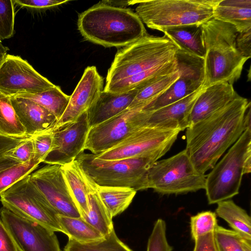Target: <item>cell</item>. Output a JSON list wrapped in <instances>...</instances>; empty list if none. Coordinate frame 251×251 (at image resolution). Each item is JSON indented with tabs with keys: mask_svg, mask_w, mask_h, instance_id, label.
<instances>
[{
	"mask_svg": "<svg viewBox=\"0 0 251 251\" xmlns=\"http://www.w3.org/2000/svg\"><path fill=\"white\" fill-rule=\"evenodd\" d=\"M52 131L48 130L32 137L34 159L43 162L51 151L53 145Z\"/></svg>",
	"mask_w": 251,
	"mask_h": 251,
	"instance_id": "obj_39",
	"label": "cell"
},
{
	"mask_svg": "<svg viewBox=\"0 0 251 251\" xmlns=\"http://www.w3.org/2000/svg\"><path fill=\"white\" fill-rule=\"evenodd\" d=\"M0 217L19 251H61L54 231L2 207Z\"/></svg>",
	"mask_w": 251,
	"mask_h": 251,
	"instance_id": "obj_13",
	"label": "cell"
},
{
	"mask_svg": "<svg viewBox=\"0 0 251 251\" xmlns=\"http://www.w3.org/2000/svg\"><path fill=\"white\" fill-rule=\"evenodd\" d=\"M14 96L29 99L38 103L51 112L57 121L65 112L70 98V96L65 94L57 85L40 93H23Z\"/></svg>",
	"mask_w": 251,
	"mask_h": 251,
	"instance_id": "obj_29",
	"label": "cell"
},
{
	"mask_svg": "<svg viewBox=\"0 0 251 251\" xmlns=\"http://www.w3.org/2000/svg\"><path fill=\"white\" fill-rule=\"evenodd\" d=\"M251 127V102L237 95L230 102L186 131V151L196 170L212 169L243 132Z\"/></svg>",
	"mask_w": 251,
	"mask_h": 251,
	"instance_id": "obj_1",
	"label": "cell"
},
{
	"mask_svg": "<svg viewBox=\"0 0 251 251\" xmlns=\"http://www.w3.org/2000/svg\"><path fill=\"white\" fill-rule=\"evenodd\" d=\"M19 164L21 163L6 154L0 155V172Z\"/></svg>",
	"mask_w": 251,
	"mask_h": 251,
	"instance_id": "obj_46",
	"label": "cell"
},
{
	"mask_svg": "<svg viewBox=\"0 0 251 251\" xmlns=\"http://www.w3.org/2000/svg\"><path fill=\"white\" fill-rule=\"evenodd\" d=\"M206 177L196 170L185 149L151 165L147 175L148 188L163 195L195 192L205 189Z\"/></svg>",
	"mask_w": 251,
	"mask_h": 251,
	"instance_id": "obj_8",
	"label": "cell"
},
{
	"mask_svg": "<svg viewBox=\"0 0 251 251\" xmlns=\"http://www.w3.org/2000/svg\"><path fill=\"white\" fill-rule=\"evenodd\" d=\"M205 48L203 87L239 79L248 58L238 50V31L231 24L212 18L201 25Z\"/></svg>",
	"mask_w": 251,
	"mask_h": 251,
	"instance_id": "obj_3",
	"label": "cell"
},
{
	"mask_svg": "<svg viewBox=\"0 0 251 251\" xmlns=\"http://www.w3.org/2000/svg\"><path fill=\"white\" fill-rule=\"evenodd\" d=\"M179 75L178 70L139 88L136 97L127 109H143L164 93Z\"/></svg>",
	"mask_w": 251,
	"mask_h": 251,
	"instance_id": "obj_31",
	"label": "cell"
},
{
	"mask_svg": "<svg viewBox=\"0 0 251 251\" xmlns=\"http://www.w3.org/2000/svg\"><path fill=\"white\" fill-rule=\"evenodd\" d=\"M14 0H0V40L9 39L15 34Z\"/></svg>",
	"mask_w": 251,
	"mask_h": 251,
	"instance_id": "obj_36",
	"label": "cell"
},
{
	"mask_svg": "<svg viewBox=\"0 0 251 251\" xmlns=\"http://www.w3.org/2000/svg\"><path fill=\"white\" fill-rule=\"evenodd\" d=\"M177 71V64L175 58L169 62L105 86L103 91L113 93H122L136 88H141L161 77L173 74Z\"/></svg>",
	"mask_w": 251,
	"mask_h": 251,
	"instance_id": "obj_25",
	"label": "cell"
},
{
	"mask_svg": "<svg viewBox=\"0 0 251 251\" xmlns=\"http://www.w3.org/2000/svg\"><path fill=\"white\" fill-rule=\"evenodd\" d=\"M26 138H14L0 134V155L5 154L20 144Z\"/></svg>",
	"mask_w": 251,
	"mask_h": 251,
	"instance_id": "obj_45",
	"label": "cell"
},
{
	"mask_svg": "<svg viewBox=\"0 0 251 251\" xmlns=\"http://www.w3.org/2000/svg\"><path fill=\"white\" fill-rule=\"evenodd\" d=\"M41 162L34 158L0 172V195L15 183L31 174Z\"/></svg>",
	"mask_w": 251,
	"mask_h": 251,
	"instance_id": "obj_34",
	"label": "cell"
},
{
	"mask_svg": "<svg viewBox=\"0 0 251 251\" xmlns=\"http://www.w3.org/2000/svg\"><path fill=\"white\" fill-rule=\"evenodd\" d=\"M179 78L161 96L142 109L153 111L190 95L203 86V59L177 49L176 54Z\"/></svg>",
	"mask_w": 251,
	"mask_h": 251,
	"instance_id": "obj_14",
	"label": "cell"
},
{
	"mask_svg": "<svg viewBox=\"0 0 251 251\" xmlns=\"http://www.w3.org/2000/svg\"><path fill=\"white\" fill-rule=\"evenodd\" d=\"M29 175L0 194V201L3 207L54 232H63L58 214L32 183Z\"/></svg>",
	"mask_w": 251,
	"mask_h": 251,
	"instance_id": "obj_9",
	"label": "cell"
},
{
	"mask_svg": "<svg viewBox=\"0 0 251 251\" xmlns=\"http://www.w3.org/2000/svg\"><path fill=\"white\" fill-rule=\"evenodd\" d=\"M147 251H173L167 240L166 224L164 220L158 219L155 222L149 238Z\"/></svg>",
	"mask_w": 251,
	"mask_h": 251,
	"instance_id": "obj_38",
	"label": "cell"
},
{
	"mask_svg": "<svg viewBox=\"0 0 251 251\" xmlns=\"http://www.w3.org/2000/svg\"><path fill=\"white\" fill-rule=\"evenodd\" d=\"M0 134L14 138H28L12 106L10 96L0 92Z\"/></svg>",
	"mask_w": 251,
	"mask_h": 251,
	"instance_id": "obj_32",
	"label": "cell"
},
{
	"mask_svg": "<svg viewBox=\"0 0 251 251\" xmlns=\"http://www.w3.org/2000/svg\"><path fill=\"white\" fill-rule=\"evenodd\" d=\"M29 176L32 183L58 215L81 217L66 182L61 166L47 164Z\"/></svg>",
	"mask_w": 251,
	"mask_h": 251,
	"instance_id": "obj_15",
	"label": "cell"
},
{
	"mask_svg": "<svg viewBox=\"0 0 251 251\" xmlns=\"http://www.w3.org/2000/svg\"><path fill=\"white\" fill-rule=\"evenodd\" d=\"M77 26L86 40L105 47H126L148 34L135 12L100 2L79 15Z\"/></svg>",
	"mask_w": 251,
	"mask_h": 251,
	"instance_id": "obj_2",
	"label": "cell"
},
{
	"mask_svg": "<svg viewBox=\"0 0 251 251\" xmlns=\"http://www.w3.org/2000/svg\"><path fill=\"white\" fill-rule=\"evenodd\" d=\"M9 50L8 47L4 46L1 41L0 40V52L3 53H7V51Z\"/></svg>",
	"mask_w": 251,
	"mask_h": 251,
	"instance_id": "obj_49",
	"label": "cell"
},
{
	"mask_svg": "<svg viewBox=\"0 0 251 251\" xmlns=\"http://www.w3.org/2000/svg\"><path fill=\"white\" fill-rule=\"evenodd\" d=\"M62 171L71 196L83 217L89 211L88 194L91 178L75 159L61 166Z\"/></svg>",
	"mask_w": 251,
	"mask_h": 251,
	"instance_id": "obj_23",
	"label": "cell"
},
{
	"mask_svg": "<svg viewBox=\"0 0 251 251\" xmlns=\"http://www.w3.org/2000/svg\"><path fill=\"white\" fill-rule=\"evenodd\" d=\"M241 242L244 251H251V240L242 237Z\"/></svg>",
	"mask_w": 251,
	"mask_h": 251,
	"instance_id": "obj_48",
	"label": "cell"
},
{
	"mask_svg": "<svg viewBox=\"0 0 251 251\" xmlns=\"http://www.w3.org/2000/svg\"><path fill=\"white\" fill-rule=\"evenodd\" d=\"M63 233L77 242L88 243L100 240L104 235L82 218L58 215Z\"/></svg>",
	"mask_w": 251,
	"mask_h": 251,
	"instance_id": "obj_30",
	"label": "cell"
},
{
	"mask_svg": "<svg viewBox=\"0 0 251 251\" xmlns=\"http://www.w3.org/2000/svg\"><path fill=\"white\" fill-rule=\"evenodd\" d=\"M236 46L245 57L249 59L251 56V29L238 32L236 39Z\"/></svg>",
	"mask_w": 251,
	"mask_h": 251,
	"instance_id": "obj_43",
	"label": "cell"
},
{
	"mask_svg": "<svg viewBox=\"0 0 251 251\" xmlns=\"http://www.w3.org/2000/svg\"><path fill=\"white\" fill-rule=\"evenodd\" d=\"M180 131L146 126L112 148L97 155L100 159L114 160L150 156L157 159L169 151Z\"/></svg>",
	"mask_w": 251,
	"mask_h": 251,
	"instance_id": "obj_10",
	"label": "cell"
},
{
	"mask_svg": "<svg viewBox=\"0 0 251 251\" xmlns=\"http://www.w3.org/2000/svg\"><path fill=\"white\" fill-rule=\"evenodd\" d=\"M213 18L232 25L239 32L251 29V0H219Z\"/></svg>",
	"mask_w": 251,
	"mask_h": 251,
	"instance_id": "obj_24",
	"label": "cell"
},
{
	"mask_svg": "<svg viewBox=\"0 0 251 251\" xmlns=\"http://www.w3.org/2000/svg\"><path fill=\"white\" fill-rule=\"evenodd\" d=\"M129 0H121V1H114V0H103L100 2L105 4L109 6L125 8L129 5Z\"/></svg>",
	"mask_w": 251,
	"mask_h": 251,
	"instance_id": "obj_47",
	"label": "cell"
},
{
	"mask_svg": "<svg viewBox=\"0 0 251 251\" xmlns=\"http://www.w3.org/2000/svg\"><path fill=\"white\" fill-rule=\"evenodd\" d=\"M0 251H19L0 217Z\"/></svg>",
	"mask_w": 251,
	"mask_h": 251,
	"instance_id": "obj_44",
	"label": "cell"
},
{
	"mask_svg": "<svg viewBox=\"0 0 251 251\" xmlns=\"http://www.w3.org/2000/svg\"><path fill=\"white\" fill-rule=\"evenodd\" d=\"M63 251H133L117 236L114 229L98 241L82 243L69 238Z\"/></svg>",
	"mask_w": 251,
	"mask_h": 251,
	"instance_id": "obj_33",
	"label": "cell"
},
{
	"mask_svg": "<svg viewBox=\"0 0 251 251\" xmlns=\"http://www.w3.org/2000/svg\"><path fill=\"white\" fill-rule=\"evenodd\" d=\"M214 232L197 237L194 240L193 251H218Z\"/></svg>",
	"mask_w": 251,
	"mask_h": 251,
	"instance_id": "obj_42",
	"label": "cell"
},
{
	"mask_svg": "<svg viewBox=\"0 0 251 251\" xmlns=\"http://www.w3.org/2000/svg\"><path fill=\"white\" fill-rule=\"evenodd\" d=\"M76 159L84 173L97 185L129 187L136 191L148 189V171L158 160L150 156L106 160L84 151Z\"/></svg>",
	"mask_w": 251,
	"mask_h": 251,
	"instance_id": "obj_7",
	"label": "cell"
},
{
	"mask_svg": "<svg viewBox=\"0 0 251 251\" xmlns=\"http://www.w3.org/2000/svg\"><path fill=\"white\" fill-rule=\"evenodd\" d=\"M55 86L21 56L7 54L0 67V92L6 95L40 93Z\"/></svg>",
	"mask_w": 251,
	"mask_h": 251,
	"instance_id": "obj_12",
	"label": "cell"
},
{
	"mask_svg": "<svg viewBox=\"0 0 251 251\" xmlns=\"http://www.w3.org/2000/svg\"><path fill=\"white\" fill-rule=\"evenodd\" d=\"M20 163H25L34 158V152L32 138H25L17 147L6 153Z\"/></svg>",
	"mask_w": 251,
	"mask_h": 251,
	"instance_id": "obj_40",
	"label": "cell"
},
{
	"mask_svg": "<svg viewBox=\"0 0 251 251\" xmlns=\"http://www.w3.org/2000/svg\"><path fill=\"white\" fill-rule=\"evenodd\" d=\"M219 225L215 212L205 211L198 213L190 218V229L192 238L214 232Z\"/></svg>",
	"mask_w": 251,
	"mask_h": 251,
	"instance_id": "obj_35",
	"label": "cell"
},
{
	"mask_svg": "<svg viewBox=\"0 0 251 251\" xmlns=\"http://www.w3.org/2000/svg\"><path fill=\"white\" fill-rule=\"evenodd\" d=\"M97 189L101 201L112 218L122 213L128 207L137 192L129 187L97 185Z\"/></svg>",
	"mask_w": 251,
	"mask_h": 251,
	"instance_id": "obj_28",
	"label": "cell"
},
{
	"mask_svg": "<svg viewBox=\"0 0 251 251\" xmlns=\"http://www.w3.org/2000/svg\"><path fill=\"white\" fill-rule=\"evenodd\" d=\"M103 90V79L94 66L84 70L72 95L68 106L61 117L49 130L56 129L75 122L87 112Z\"/></svg>",
	"mask_w": 251,
	"mask_h": 251,
	"instance_id": "obj_17",
	"label": "cell"
},
{
	"mask_svg": "<svg viewBox=\"0 0 251 251\" xmlns=\"http://www.w3.org/2000/svg\"><path fill=\"white\" fill-rule=\"evenodd\" d=\"M177 50L165 35H146L118 50L108 71L105 86L173 61Z\"/></svg>",
	"mask_w": 251,
	"mask_h": 251,
	"instance_id": "obj_5",
	"label": "cell"
},
{
	"mask_svg": "<svg viewBox=\"0 0 251 251\" xmlns=\"http://www.w3.org/2000/svg\"><path fill=\"white\" fill-rule=\"evenodd\" d=\"M219 0H133L135 13L150 28L162 31L172 27L202 25L213 18Z\"/></svg>",
	"mask_w": 251,
	"mask_h": 251,
	"instance_id": "obj_4",
	"label": "cell"
},
{
	"mask_svg": "<svg viewBox=\"0 0 251 251\" xmlns=\"http://www.w3.org/2000/svg\"><path fill=\"white\" fill-rule=\"evenodd\" d=\"M217 204L216 215L226 221L241 237L251 240V219L246 211L231 200Z\"/></svg>",
	"mask_w": 251,
	"mask_h": 251,
	"instance_id": "obj_27",
	"label": "cell"
},
{
	"mask_svg": "<svg viewBox=\"0 0 251 251\" xmlns=\"http://www.w3.org/2000/svg\"><path fill=\"white\" fill-rule=\"evenodd\" d=\"M6 55L7 53H3L0 52V67L3 62Z\"/></svg>",
	"mask_w": 251,
	"mask_h": 251,
	"instance_id": "obj_50",
	"label": "cell"
},
{
	"mask_svg": "<svg viewBox=\"0 0 251 251\" xmlns=\"http://www.w3.org/2000/svg\"><path fill=\"white\" fill-rule=\"evenodd\" d=\"M90 128L85 112L75 122L53 131L52 147L43 162L63 166L75 160L84 151Z\"/></svg>",
	"mask_w": 251,
	"mask_h": 251,
	"instance_id": "obj_16",
	"label": "cell"
},
{
	"mask_svg": "<svg viewBox=\"0 0 251 251\" xmlns=\"http://www.w3.org/2000/svg\"><path fill=\"white\" fill-rule=\"evenodd\" d=\"M214 233L218 251H244L242 237L233 230L218 226Z\"/></svg>",
	"mask_w": 251,
	"mask_h": 251,
	"instance_id": "obj_37",
	"label": "cell"
},
{
	"mask_svg": "<svg viewBox=\"0 0 251 251\" xmlns=\"http://www.w3.org/2000/svg\"><path fill=\"white\" fill-rule=\"evenodd\" d=\"M139 90V87L122 93L102 91L86 112L89 126H96L127 109Z\"/></svg>",
	"mask_w": 251,
	"mask_h": 251,
	"instance_id": "obj_21",
	"label": "cell"
},
{
	"mask_svg": "<svg viewBox=\"0 0 251 251\" xmlns=\"http://www.w3.org/2000/svg\"><path fill=\"white\" fill-rule=\"evenodd\" d=\"M203 86L190 95L151 112L147 126L183 131L188 127V118Z\"/></svg>",
	"mask_w": 251,
	"mask_h": 251,
	"instance_id": "obj_19",
	"label": "cell"
},
{
	"mask_svg": "<svg viewBox=\"0 0 251 251\" xmlns=\"http://www.w3.org/2000/svg\"><path fill=\"white\" fill-rule=\"evenodd\" d=\"M183 52L203 59L205 48L201 25H189L166 28L162 31Z\"/></svg>",
	"mask_w": 251,
	"mask_h": 251,
	"instance_id": "obj_22",
	"label": "cell"
},
{
	"mask_svg": "<svg viewBox=\"0 0 251 251\" xmlns=\"http://www.w3.org/2000/svg\"><path fill=\"white\" fill-rule=\"evenodd\" d=\"M251 172V128H247L206 176L208 203L229 200L238 194L243 176Z\"/></svg>",
	"mask_w": 251,
	"mask_h": 251,
	"instance_id": "obj_6",
	"label": "cell"
},
{
	"mask_svg": "<svg viewBox=\"0 0 251 251\" xmlns=\"http://www.w3.org/2000/svg\"><path fill=\"white\" fill-rule=\"evenodd\" d=\"M15 3L21 7L30 10L40 11L51 8L69 1L68 0H14Z\"/></svg>",
	"mask_w": 251,
	"mask_h": 251,
	"instance_id": "obj_41",
	"label": "cell"
},
{
	"mask_svg": "<svg viewBox=\"0 0 251 251\" xmlns=\"http://www.w3.org/2000/svg\"><path fill=\"white\" fill-rule=\"evenodd\" d=\"M88 213L82 218L104 236L113 229L112 217L101 201L97 189V184L91 179L88 194Z\"/></svg>",
	"mask_w": 251,
	"mask_h": 251,
	"instance_id": "obj_26",
	"label": "cell"
},
{
	"mask_svg": "<svg viewBox=\"0 0 251 251\" xmlns=\"http://www.w3.org/2000/svg\"><path fill=\"white\" fill-rule=\"evenodd\" d=\"M12 106L28 137L51 128L56 117L47 109L29 99L10 96Z\"/></svg>",
	"mask_w": 251,
	"mask_h": 251,
	"instance_id": "obj_20",
	"label": "cell"
},
{
	"mask_svg": "<svg viewBox=\"0 0 251 251\" xmlns=\"http://www.w3.org/2000/svg\"><path fill=\"white\" fill-rule=\"evenodd\" d=\"M238 95L233 85L219 82L203 88L188 118V127L224 107Z\"/></svg>",
	"mask_w": 251,
	"mask_h": 251,
	"instance_id": "obj_18",
	"label": "cell"
},
{
	"mask_svg": "<svg viewBox=\"0 0 251 251\" xmlns=\"http://www.w3.org/2000/svg\"><path fill=\"white\" fill-rule=\"evenodd\" d=\"M151 111L127 109L90 128L84 150L97 155L115 146L139 128L147 126Z\"/></svg>",
	"mask_w": 251,
	"mask_h": 251,
	"instance_id": "obj_11",
	"label": "cell"
}]
</instances>
